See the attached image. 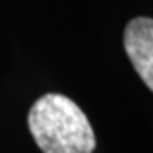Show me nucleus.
Here are the masks:
<instances>
[{
	"instance_id": "nucleus-1",
	"label": "nucleus",
	"mask_w": 153,
	"mask_h": 153,
	"mask_svg": "<svg viewBox=\"0 0 153 153\" xmlns=\"http://www.w3.org/2000/svg\"><path fill=\"white\" fill-rule=\"evenodd\" d=\"M27 124L43 153H92L95 148L85 112L61 94H46L36 100Z\"/></svg>"
},
{
	"instance_id": "nucleus-2",
	"label": "nucleus",
	"mask_w": 153,
	"mask_h": 153,
	"mask_svg": "<svg viewBox=\"0 0 153 153\" xmlns=\"http://www.w3.org/2000/svg\"><path fill=\"white\" fill-rule=\"evenodd\" d=\"M124 49L146 87L153 88V21L133 19L124 29Z\"/></svg>"
}]
</instances>
